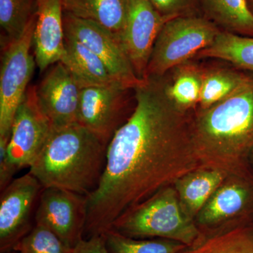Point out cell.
Instances as JSON below:
<instances>
[{
  "mask_svg": "<svg viewBox=\"0 0 253 253\" xmlns=\"http://www.w3.org/2000/svg\"><path fill=\"white\" fill-rule=\"evenodd\" d=\"M135 106L115 133L97 188L86 196L84 236L103 235L118 217L181 176L201 167L193 138V111L169 97L168 75L147 76Z\"/></svg>",
  "mask_w": 253,
  "mask_h": 253,
  "instance_id": "cell-1",
  "label": "cell"
},
{
  "mask_svg": "<svg viewBox=\"0 0 253 253\" xmlns=\"http://www.w3.org/2000/svg\"><path fill=\"white\" fill-rule=\"evenodd\" d=\"M193 138L201 167L227 173L249 167L253 149V79L240 90L192 115Z\"/></svg>",
  "mask_w": 253,
  "mask_h": 253,
  "instance_id": "cell-2",
  "label": "cell"
},
{
  "mask_svg": "<svg viewBox=\"0 0 253 253\" xmlns=\"http://www.w3.org/2000/svg\"><path fill=\"white\" fill-rule=\"evenodd\" d=\"M108 145L78 123L54 128L29 172L43 188L88 196L99 185Z\"/></svg>",
  "mask_w": 253,
  "mask_h": 253,
  "instance_id": "cell-3",
  "label": "cell"
},
{
  "mask_svg": "<svg viewBox=\"0 0 253 253\" xmlns=\"http://www.w3.org/2000/svg\"><path fill=\"white\" fill-rule=\"evenodd\" d=\"M137 239H166L190 246L201 237L196 222L181 209L174 185H169L128 210L111 229Z\"/></svg>",
  "mask_w": 253,
  "mask_h": 253,
  "instance_id": "cell-4",
  "label": "cell"
},
{
  "mask_svg": "<svg viewBox=\"0 0 253 253\" xmlns=\"http://www.w3.org/2000/svg\"><path fill=\"white\" fill-rule=\"evenodd\" d=\"M220 31L203 16H181L166 21L155 42L147 76H164L190 61L211 45Z\"/></svg>",
  "mask_w": 253,
  "mask_h": 253,
  "instance_id": "cell-5",
  "label": "cell"
},
{
  "mask_svg": "<svg viewBox=\"0 0 253 253\" xmlns=\"http://www.w3.org/2000/svg\"><path fill=\"white\" fill-rule=\"evenodd\" d=\"M202 234L253 224V169L228 174L195 219Z\"/></svg>",
  "mask_w": 253,
  "mask_h": 253,
  "instance_id": "cell-6",
  "label": "cell"
},
{
  "mask_svg": "<svg viewBox=\"0 0 253 253\" xmlns=\"http://www.w3.org/2000/svg\"><path fill=\"white\" fill-rule=\"evenodd\" d=\"M36 16L21 38L8 42L1 57L0 72V137H10L16 111L28 90L36 67L31 54Z\"/></svg>",
  "mask_w": 253,
  "mask_h": 253,
  "instance_id": "cell-7",
  "label": "cell"
},
{
  "mask_svg": "<svg viewBox=\"0 0 253 253\" xmlns=\"http://www.w3.org/2000/svg\"><path fill=\"white\" fill-rule=\"evenodd\" d=\"M42 189L41 182L28 172L1 191L0 253L14 251L33 230V214Z\"/></svg>",
  "mask_w": 253,
  "mask_h": 253,
  "instance_id": "cell-8",
  "label": "cell"
},
{
  "mask_svg": "<svg viewBox=\"0 0 253 253\" xmlns=\"http://www.w3.org/2000/svg\"><path fill=\"white\" fill-rule=\"evenodd\" d=\"M65 35L81 42L99 58L115 81L128 89L141 84L123 46L121 37L89 20L63 12Z\"/></svg>",
  "mask_w": 253,
  "mask_h": 253,
  "instance_id": "cell-9",
  "label": "cell"
},
{
  "mask_svg": "<svg viewBox=\"0 0 253 253\" xmlns=\"http://www.w3.org/2000/svg\"><path fill=\"white\" fill-rule=\"evenodd\" d=\"M86 196L60 188H43L35 213V224L44 226L73 248L84 239Z\"/></svg>",
  "mask_w": 253,
  "mask_h": 253,
  "instance_id": "cell-10",
  "label": "cell"
},
{
  "mask_svg": "<svg viewBox=\"0 0 253 253\" xmlns=\"http://www.w3.org/2000/svg\"><path fill=\"white\" fill-rule=\"evenodd\" d=\"M53 129L49 118L38 104L36 86H29L11 126L7 149L10 164L17 170L31 167Z\"/></svg>",
  "mask_w": 253,
  "mask_h": 253,
  "instance_id": "cell-11",
  "label": "cell"
},
{
  "mask_svg": "<svg viewBox=\"0 0 253 253\" xmlns=\"http://www.w3.org/2000/svg\"><path fill=\"white\" fill-rule=\"evenodd\" d=\"M127 87L118 82L83 88L78 123L109 145L115 133L127 121L126 94Z\"/></svg>",
  "mask_w": 253,
  "mask_h": 253,
  "instance_id": "cell-12",
  "label": "cell"
},
{
  "mask_svg": "<svg viewBox=\"0 0 253 253\" xmlns=\"http://www.w3.org/2000/svg\"><path fill=\"white\" fill-rule=\"evenodd\" d=\"M128 4L127 19L121 41L136 76L144 80L155 42L168 21L149 0H128Z\"/></svg>",
  "mask_w": 253,
  "mask_h": 253,
  "instance_id": "cell-13",
  "label": "cell"
},
{
  "mask_svg": "<svg viewBox=\"0 0 253 253\" xmlns=\"http://www.w3.org/2000/svg\"><path fill=\"white\" fill-rule=\"evenodd\" d=\"M82 88L61 61L50 68L39 86L36 96L42 111L53 127L78 123Z\"/></svg>",
  "mask_w": 253,
  "mask_h": 253,
  "instance_id": "cell-14",
  "label": "cell"
},
{
  "mask_svg": "<svg viewBox=\"0 0 253 253\" xmlns=\"http://www.w3.org/2000/svg\"><path fill=\"white\" fill-rule=\"evenodd\" d=\"M64 42L61 0H37L33 45L36 65L41 72L61 61Z\"/></svg>",
  "mask_w": 253,
  "mask_h": 253,
  "instance_id": "cell-15",
  "label": "cell"
},
{
  "mask_svg": "<svg viewBox=\"0 0 253 253\" xmlns=\"http://www.w3.org/2000/svg\"><path fill=\"white\" fill-rule=\"evenodd\" d=\"M227 175V173L220 169L200 167L176 180L173 185L186 215L195 221L205 204Z\"/></svg>",
  "mask_w": 253,
  "mask_h": 253,
  "instance_id": "cell-16",
  "label": "cell"
},
{
  "mask_svg": "<svg viewBox=\"0 0 253 253\" xmlns=\"http://www.w3.org/2000/svg\"><path fill=\"white\" fill-rule=\"evenodd\" d=\"M64 46V54L60 61L82 89L116 82L104 63L81 42L65 35Z\"/></svg>",
  "mask_w": 253,
  "mask_h": 253,
  "instance_id": "cell-17",
  "label": "cell"
},
{
  "mask_svg": "<svg viewBox=\"0 0 253 253\" xmlns=\"http://www.w3.org/2000/svg\"><path fill=\"white\" fill-rule=\"evenodd\" d=\"M63 12L99 23L121 36L126 23L128 0H61Z\"/></svg>",
  "mask_w": 253,
  "mask_h": 253,
  "instance_id": "cell-18",
  "label": "cell"
},
{
  "mask_svg": "<svg viewBox=\"0 0 253 253\" xmlns=\"http://www.w3.org/2000/svg\"><path fill=\"white\" fill-rule=\"evenodd\" d=\"M204 17L221 31L253 37V15L247 0H201Z\"/></svg>",
  "mask_w": 253,
  "mask_h": 253,
  "instance_id": "cell-19",
  "label": "cell"
},
{
  "mask_svg": "<svg viewBox=\"0 0 253 253\" xmlns=\"http://www.w3.org/2000/svg\"><path fill=\"white\" fill-rule=\"evenodd\" d=\"M253 79V73L236 68H204L199 109H207L227 99Z\"/></svg>",
  "mask_w": 253,
  "mask_h": 253,
  "instance_id": "cell-20",
  "label": "cell"
},
{
  "mask_svg": "<svg viewBox=\"0 0 253 253\" xmlns=\"http://www.w3.org/2000/svg\"><path fill=\"white\" fill-rule=\"evenodd\" d=\"M176 253H253V224L202 234Z\"/></svg>",
  "mask_w": 253,
  "mask_h": 253,
  "instance_id": "cell-21",
  "label": "cell"
},
{
  "mask_svg": "<svg viewBox=\"0 0 253 253\" xmlns=\"http://www.w3.org/2000/svg\"><path fill=\"white\" fill-rule=\"evenodd\" d=\"M196 57L222 60L234 68L253 73V37L221 30L212 44L200 51Z\"/></svg>",
  "mask_w": 253,
  "mask_h": 253,
  "instance_id": "cell-22",
  "label": "cell"
},
{
  "mask_svg": "<svg viewBox=\"0 0 253 253\" xmlns=\"http://www.w3.org/2000/svg\"><path fill=\"white\" fill-rule=\"evenodd\" d=\"M167 74L169 97L181 109L194 111L201 98L204 68L189 61L176 66Z\"/></svg>",
  "mask_w": 253,
  "mask_h": 253,
  "instance_id": "cell-23",
  "label": "cell"
},
{
  "mask_svg": "<svg viewBox=\"0 0 253 253\" xmlns=\"http://www.w3.org/2000/svg\"><path fill=\"white\" fill-rule=\"evenodd\" d=\"M104 235L110 253H176L186 246L169 239H133L113 230Z\"/></svg>",
  "mask_w": 253,
  "mask_h": 253,
  "instance_id": "cell-24",
  "label": "cell"
},
{
  "mask_svg": "<svg viewBox=\"0 0 253 253\" xmlns=\"http://www.w3.org/2000/svg\"><path fill=\"white\" fill-rule=\"evenodd\" d=\"M37 13V0H0V25L8 42L24 34Z\"/></svg>",
  "mask_w": 253,
  "mask_h": 253,
  "instance_id": "cell-25",
  "label": "cell"
},
{
  "mask_svg": "<svg viewBox=\"0 0 253 253\" xmlns=\"http://www.w3.org/2000/svg\"><path fill=\"white\" fill-rule=\"evenodd\" d=\"M73 249L49 229L35 224L14 251L19 253H72Z\"/></svg>",
  "mask_w": 253,
  "mask_h": 253,
  "instance_id": "cell-26",
  "label": "cell"
},
{
  "mask_svg": "<svg viewBox=\"0 0 253 253\" xmlns=\"http://www.w3.org/2000/svg\"><path fill=\"white\" fill-rule=\"evenodd\" d=\"M165 19L181 16H203L201 0H149Z\"/></svg>",
  "mask_w": 253,
  "mask_h": 253,
  "instance_id": "cell-27",
  "label": "cell"
},
{
  "mask_svg": "<svg viewBox=\"0 0 253 253\" xmlns=\"http://www.w3.org/2000/svg\"><path fill=\"white\" fill-rule=\"evenodd\" d=\"M10 137H0V191L6 189L14 179L17 169L7 159V149Z\"/></svg>",
  "mask_w": 253,
  "mask_h": 253,
  "instance_id": "cell-28",
  "label": "cell"
},
{
  "mask_svg": "<svg viewBox=\"0 0 253 253\" xmlns=\"http://www.w3.org/2000/svg\"><path fill=\"white\" fill-rule=\"evenodd\" d=\"M72 253H110L104 234L83 239L73 248Z\"/></svg>",
  "mask_w": 253,
  "mask_h": 253,
  "instance_id": "cell-29",
  "label": "cell"
},
{
  "mask_svg": "<svg viewBox=\"0 0 253 253\" xmlns=\"http://www.w3.org/2000/svg\"><path fill=\"white\" fill-rule=\"evenodd\" d=\"M249 163L250 166H251L253 169V149L251 151V154L249 155Z\"/></svg>",
  "mask_w": 253,
  "mask_h": 253,
  "instance_id": "cell-30",
  "label": "cell"
},
{
  "mask_svg": "<svg viewBox=\"0 0 253 253\" xmlns=\"http://www.w3.org/2000/svg\"><path fill=\"white\" fill-rule=\"evenodd\" d=\"M247 1L250 11H251V13H252V14L253 15V0H247Z\"/></svg>",
  "mask_w": 253,
  "mask_h": 253,
  "instance_id": "cell-31",
  "label": "cell"
},
{
  "mask_svg": "<svg viewBox=\"0 0 253 253\" xmlns=\"http://www.w3.org/2000/svg\"><path fill=\"white\" fill-rule=\"evenodd\" d=\"M6 253H18V251H9V252Z\"/></svg>",
  "mask_w": 253,
  "mask_h": 253,
  "instance_id": "cell-32",
  "label": "cell"
}]
</instances>
